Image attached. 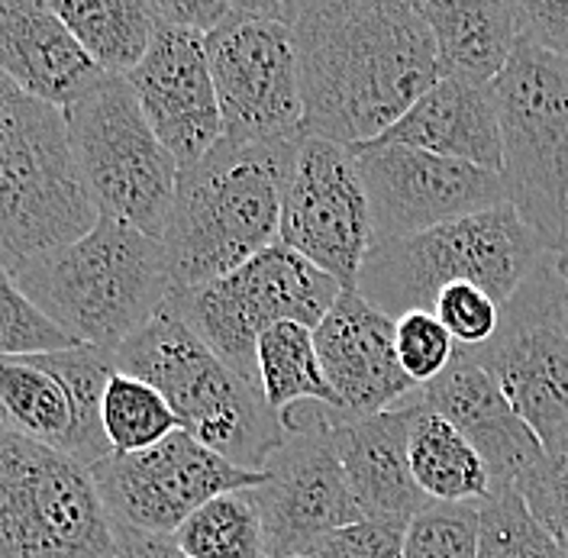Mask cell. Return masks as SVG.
<instances>
[{"instance_id": "cell-36", "label": "cell", "mask_w": 568, "mask_h": 558, "mask_svg": "<svg viewBox=\"0 0 568 558\" xmlns=\"http://www.w3.org/2000/svg\"><path fill=\"white\" fill-rule=\"evenodd\" d=\"M407 524L358 520L323 536L307 558H400Z\"/></svg>"}, {"instance_id": "cell-40", "label": "cell", "mask_w": 568, "mask_h": 558, "mask_svg": "<svg viewBox=\"0 0 568 558\" xmlns=\"http://www.w3.org/2000/svg\"><path fill=\"white\" fill-rule=\"evenodd\" d=\"M559 262H562V268H566V275H568V248H562V252H559Z\"/></svg>"}, {"instance_id": "cell-18", "label": "cell", "mask_w": 568, "mask_h": 558, "mask_svg": "<svg viewBox=\"0 0 568 558\" xmlns=\"http://www.w3.org/2000/svg\"><path fill=\"white\" fill-rule=\"evenodd\" d=\"M126 81L152 133L172 152L178 169L204 159L223 140L207 35L159 23L145 59L126 74Z\"/></svg>"}, {"instance_id": "cell-15", "label": "cell", "mask_w": 568, "mask_h": 558, "mask_svg": "<svg viewBox=\"0 0 568 558\" xmlns=\"http://www.w3.org/2000/svg\"><path fill=\"white\" fill-rule=\"evenodd\" d=\"M116 372L113 352L71 346L0 358V423L39 446L94 465L110 455L101 400Z\"/></svg>"}, {"instance_id": "cell-25", "label": "cell", "mask_w": 568, "mask_h": 558, "mask_svg": "<svg viewBox=\"0 0 568 558\" xmlns=\"http://www.w3.org/2000/svg\"><path fill=\"white\" fill-rule=\"evenodd\" d=\"M410 471L429 504H481L491 494V475L478 453L459 436L453 423L433 414L414 397L410 419Z\"/></svg>"}, {"instance_id": "cell-4", "label": "cell", "mask_w": 568, "mask_h": 558, "mask_svg": "<svg viewBox=\"0 0 568 558\" xmlns=\"http://www.w3.org/2000/svg\"><path fill=\"white\" fill-rule=\"evenodd\" d=\"M549 248L510 204L462 216L417 236L372 243L355 291L390 319L410 311H433L449 284H475L497 307L536 275Z\"/></svg>"}, {"instance_id": "cell-20", "label": "cell", "mask_w": 568, "mask_h": 558, "mask_svg": "<svg viewBox=\"0 0 568 558\" xmlns=\"http://www.w3.org/2000/svg\"><path fill=\"white\" fill-rule=\"evenodd\" d=\"M417 397L433 414L453 423L478 453L491 475V490L514 488L520 475L542 458L536 433L517 417L495 375L462 349L436 382L417 390Z\"/></svg>"}, {"instance_id": "cell-28", "label": "cell", "mask_w": 568, "mask_h": 558, "mask_svg": "<svg viewBox=\"0 0 568 558\" xmlns=\"http://www.w3.org/2000/svg\"><path fill=\"white\" fill-rule=\"evenodd\" d=\"M184 558H268L252 490L220 494L172 536Z\"/></svg>"}, {"instance_id": "cell-26", "label": "cell", "mask_w": 568, "mask_h": 558, "mask_svg": "<svg viewBox=\"0 0 568 558\" xmlns=\"http://www.w3.org/2000/svg\"><path fill=\"white\" fill-rule=\"evenodd\" d=\"M52 10L88 59L104 74L120 78L145 59L159 30L155 10L145 0H52Z\"/></svg>"}, {"instance_id": "cell-8", "label": "cell", "mask_w": 568, "mask_h": 558, "mask_svg": "<svg viewBox=\"0 0 568 558\" xmlns=\"http://www.w3.org/2000/svg\"><path fill=\"white\" fill-rule=\"evenodd\" d=\"M62 116L81 187L98 216L162 243L175 201L178 162L152 133L130 81L104 74Z\"/></svg>"}, {"instance_id": "cell-10", "label": "cell", "mask_w": 568, "mask_h": 558, "mask_svg": "<svg viewBox=\"0 0 568 558\" xmlns=\"http://www.w3.org/2000/svg\"><path fill=\"white\" fill-rule=\"evenodd\" d=\"M297 0H233V13L207 35L223 140L284 142L304 133L301 69L294 49Z\"/></svg>"}, {"instance_id": "cell-34", "label": "cell", "mask_w": 568, "mask_h": 558, "mask_svg": "<svg viewBox=\"0 0 568 558\" xmlns=\"http://www.w3.org/2000/svg\"><path fill=\"white\" fill-rule=\"evenodd\" d=\"M433 314L453 336L456 349H485L500 329L497 301L475 284H449L439 291Z\"/></svg>"}, {"instance_id": "cell-5", "label": "cell", "mask_w": 568, "mask_h": 558, "mask_svg": "<svg viewBox=\"0 0 568 558\" xmlns=\"http://www.w3.org/2000/svg\"><path fill=\"white\" fill-rule=\"evenodd\" d=\"M116 368L149 382L172 407L178 429L226 461L262 471L282 446V417L258 384L236 375L169 307L113 352Z\"/></svg>"}, {"instance_id": "cell-35", "label": "cell", "mask_w": 568, "mask_h": 558, "mask_svg": "<svg viewBox=\"0 0 568 558\" xmlns=\"http://www.w3.org/2000/svg\"><path fill=\"white\" fill-rule=\"evenodd\" d=\"M514 488L524 494L536 520L549 529V536L568 558V446L542 453V458L520 475Z\"/></svg>"}, {"instance_id": "cell-9", "label": "cell", "mask_w": 568, "mask_h": 558, "mask_svg": "<svg viewBox=\"0 0 568 558\" xmlns=\"http://www.w3.org/2000/svg\"><path fill=\"white\" fill-rule=\"evenodd\" d=\"M339 284L284 243L268 245L223 278L172 291L169 311L236 375L258 384L255 343L275 323L317 329Z\"/></svg>"}, {"instance_id": "cell-23", "label": "cell", "mask_w": 568, "mask_h": 558, "mask_svg": "<svg viewBox=\"0 0 568 558\" xmlns=\"http://www.w3.org/2000/svg\"><path fill=\"white\" fill-rule=\"evenodd\" d=\"M375 142L410 145L500 175V126L491 88L439 78L417 104Z\"/></svg>"}, {"instance_id": "cell-30", "label": "cell", "mask_w": 568, "mask_h": 558, "mask_svg": "<svg viewBox=\"0 0 568 558\" xmlns=\"http://www.w3.org/2000/svg\"><path fill=\"white\" fill-rule=\"evenodd\" d=\"M475 558H566L517 488H495L478 504Z\"/></svg>"}, {"instance_id": "cell-3", "label": "cell", "mask_w": 568, "mask_h": 558, "mask_svg": "<svg viewBox=\"0 0 568 558\" xmlns=\"http://www.w3.org/2000/svg\"><path fill=\"white\" fill-rule=\"evenodd\" d=\"M10 275L78 346L104 352L136 336L175 291L162 243L110 216H98L84 236L20 262Z\"/></svg>"}, {"instance_id": "cell-39", "label": "cell", "mask_w": 568, "mask_h": 558, "mask_svg": "<svg viewBox=\"0 0 568 558\" xmlns=\"http://www.w3.org/2000/svg\"><path fill=\"white\" fill-rule=\"evenodd\" d=\"M106 558H184L178 546L165 536H145L133 529H116L113 526V552Z\"/></svg>"}, {"instance_id": "cell-29", "label": "cell", "mask_w": 568, "mask_h": 558, "mask_svg": "<svg viewBox=\"0 0 568 558\" xmlns=\"http://www.w3.org/2000/svg\"><path fill=\"white\" fill-rule=\"evenodd\" d=\"M101 426H104L110 453H142L178 429V419L169 400L136 375L113 372L101 400Z\"/></svg>"}, {"instance_id": "cell-14", "label": "cell", "mask_w": 568, "mask_h": 558, "mask_svg": "<svg viewBox=\"0 0 568 558\" xmlns=\"http://www.w3.org/2000/svg\"><path fill=\"white\" fill-rule=\"evenodd\" d=\"M91 478L116 529L172 539L213 497L258 488L265 471H246L175 429L142 453H110L94 461Z\"/></svg>"}, {"instance_id": "cell-16", "label": "cell", "mask_w": 568, "mask_h": 558, "mask_svg": "<svg viewBox=\"0 0 568 558\" xmlns=\"http://www.w3.org/2000/svg\"><path fill=\"white\" fill-rule=\"evenodd\" d=\"M278 243L304 255L343 291L355 287L375 236L353 149L317 136L297 142L284 181Z\"/></svg>"}, {"instance_id": "cell-27", "label": "cell", "mask_w": 568, "mask_h": 558, "mask_svg": "<svg viewBox=\"0 0 568 558\" xmlns=\"http://www.w3.org/2000/svg\"><path fill=\"white\" fill-rule=\"evenodd\" d=\"M258 387L268 407L282 417L287 407L317 400L336 407V394L323 375L314 329L301 323H275L255 343Z\"/></svg>"}, {"instance_id": "cell-22", "label": "cell", "mask_w": 568, "mask_h": 558, "mask_svg": "<svg viewBox=\"0 0 568 558\" xmlns=\"http://www.w3.org/2000/svg\"><path fill=\"white\" fill-rule=\"evenodd\" d=\"M0 74L55 110L104 78L45 0H0Z\"/></svg>"}, {"instance_id": "cell-24", "label": "cell", "mask_w": 568, "mask_h": 558, "mask_svg": "<svg viewBox=\"0 0 568 558\" xmlns=\"http://www.w3.org/2000/svg\"><path fill=\"white\" fill-rule=\"evenodd\" d=\"M436 45L439 78L491 88L517 49V3L433 0L417 3Z\"/></svg>"}, {"instance_id": "cell-11", "label": "cell", "mask_w": 568, "mask_h": 558, "mask_svg": "<svg viewBox=\"0 0 568 558\" xmlns=\"http://www.w3.org/2000/svg\"><path fill=\"white\" fill-rule=\"evenodd\" d=\"M113 524L91 468L0 423V558H106Z\"/></svg>"}, {"instance_id": "cell-37", "label": "cell", "mask_w": 568, "mask_h": 558, "mask_svg": "<svg viewBox=\"0 0 568 558\" xmlns=\"http://www.w3.org/2000/svg\"><path fill=\"white\" fill-rule=\"evenodd\" d=\"M517 35L568 62V0L517 3Z\"/></svg>"}, {"instance_id": "cell-17", "label": "cell", "mask_w": 568, "mask_h": 558, "mask_svg": "<svg viewBox=\"0 0 568 558\" xmlns=\"http://www.w3.org/2000/svg\"><path fill=\"white\" fill-rule=\"evenodd\" d=\"M353 155L372 210L375 243L417 236L433 226L507 204L500 175L468 162L388 142L355 145Z\"/></svg>"}, {"instance_id": "cell-13", "label": "cell", "mask_w": 568, "mask_h": 558, "mask_svg": "<svg viewBox=\"0 0 568 558\" xmlns=\"http://www.w3.org/2000/svg\"><path fill=\"white\" fill-rule=\"evenodd\" d=\"M284 439L265 461V481L252 488L262 517L265 556L307 558L333 529L365 520L339 455L333 449V407L304 400L282 414Z\"/></svg>"}, {"instance_id": "cell-32", "label": "cell", "mask_w": 568, "mask_h": 558, "mask_svg": "<svg viewBox=\"0 0 568 558\" xmlns=\"http://www.w3.org/2000/svg\"><path fill=\"white\" fill-rule=\"evenodd\" d=\"M78 346L49 316L33 307V301L17 287L13 275L0 265V358L3 355H39Z\"/></svg>"}, {"instance_id": "cell-6", "label": "cell", "mask_w": 568, "mask_h": 558, "mask_svg": "<svg viewBox=\"0 0 568 558\" xmlns=\"http://www.w3.org/2000/svg\"><path fill=\"white\" fill-rule=\"evenodd\" d=\"M94 223L98 210L81 187L62 110L0 74V265L13 272Z\"/></svg>"}, {"instance_id": "cell-19", "label": "cell", "mask_w": 568, "mask_h": 558, "mask_svg": "<svg viewBox=\"0 0 568 558\" xmlns=\"http://www.w3.org/2000/svg\"><path fill=\"white\" fill-rule=\"evenodd\" d=\"M323 375L346 417H375L400 407L420 387L400 372L394 352V319L372 307L355 287L339 291L336 304L314 329Z\"/></svg>"}, {"instance_id": "cell-2", "label": "cell", "mask_w": 568, "mask_h": 558, "mask_svg": "<svg viewBox=\"0 0 568 558\" xmlns=\"http://www.w3.org/2000/svg\"><path fill=\"white\" fill-rule=\"evenodd\" d=\"M301 140H220L204 159L178 169L162 233L175 291L223 278L278 243L284 181Z\"/></svg>"}, {"instance_id": "cell-33", "label": "cell", "mask_w": 568, "mask_h": 558, "mask_svg": "<svg viewBox=\"0 0 568 558\" xmlns=\"http://www.w3.org/2000/svg\"><path fill=\"white\" fill-rule=\"evenodd\" d=\"M394 352L400 372L417 387H426L449 368L456 358V343L433 311H410L394 319Z\"/></svg>"}, {"instance_id": "cell-12", "label": "cell", "mask_w": 568, "mask_h": 558, "mask_svg": "<svg viewBox=\"0 0 568 558\" xmlns=\"http://www.w3.org/2000/svg\"><path fill=\"white\" fill-rule=\"evenodd\" d=\"M500 384L542 453L568 446V275L549 252L507 307L485 349H462Z\"/></svg>"}, {"instance_id": "cell-31", "label": "cell", "mask_w": 568, "mask_h": 558, "mask_svg": "<svg viewBox=\"0 0 568 558\" xmlns=\"http://www.w3.org/2000/svg\"><path fill=\"white\" fill-rule=\"evenodd\" d=\"M478 504H429L404 529L400 558H475Z\"/></svg>"}, {"instance_id": "cell-7", "label": "cell", "mask_w": 568, "mask_h": 558, "mask_svg": "<svg viewBox=\"0 0 568 558\" xmlns=\"http://www.w3.org/2000/svg\"><path fill=\"white\" fill-rule=\"evenodd\" d=\"M507 204L549 252L568 243V62L517 39L491 84Z\"/></svg>"}, {"instance_id": "cell-38", "label": "cell", "mask_w": 568, "mask_h": 558, "mask_svg": "<svg viewBox=\"0 0 568 558\" xmlns=\"http://www.w3.org/2000/svg\"><path fill=\"white\" fill-rule=\"evenodd\" d=\"M155 20L184 27L201 35H211L220 23L230 20L233 0H152Z\"/></svg>"}, {"instance_id": "cell-1", "label": "cell", "mask_w": 568, "mask_h": 558, "mask_svg": "<svg viewBox=\"0 0 568 558\" xmlns=\"http://www.w3.org/2000/svg\"><path fill=\"white\" fill-rule=\"evenodd\" d=\"M291 33L304 133L317 140L346 149L375 142L439 81L417 3L297 0Z\"/></svg>"}, {"instance_id": "cell-21", "label": "cell", "mask_w": 568, "mask_h": 558, "mask_svg": "<svg viewBox=\"0 0 568 558\" xmlns=\"http://www.w3.org/2000/svg\"><path fill=\"white\" fill-rule=\"evenodd\" d=\"M414 397L375 417H346L333 407V449L365 520L410 524L429 507L414 481L407 453Z\"/></svg>"}, {"instance_id": "cell-41", "label": "cell", "mask_w": 568, "mask_h": 558, "mask_svg": "<svg viewBox=\"0 0 568 558\" xmlns=\"http://www.w3.org/2000/svg\"><path fill=\"white\" fill-rule=\"evenodd\" d=\"M566 248H568V243H566Z\"/></svg>"}]
</instances>
